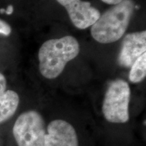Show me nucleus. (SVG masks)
Listing matches in <instances>:
<instances>
[{
    "label": "nucleus",
    "mask_w": 146,
    "mask_h": 146,
    "mask_svg": "<svg viewBox=\"0 0 146 146\" xmlns=\"http://www.w3.org/2000/svg\"><path fill=\"white\" fill-rule=\"evenodd\" d=\"M80 52L79 43L72 36L47 40L39 50V71L42 76L54 79L62 72L67 62Z\"/></svg>",
    "instance_id": "1"
},
{
    "label": "nucleus",
    "mask_w": 146,
    "mask_h": 146,
    "mask_svg": "<svg viewBox=\"0 0 146 146\" xmlns=\"http://www.w3.org/2000/svg\"><path fill=\"white\" fill-rule=\"evenodd\" d=\"M135 9L133 0H123L114 5L91 26V34L99 43H110L119 40L127 31Z\"/></svg>",
    "instance_id": "2"
},
{
    "label": "nucleus",
    "mask_w": 146,
    "mask_h": 146,
    "mask_svg": "<svg viewBox=\"0 0 146 146\" xmlns=\"http://www.w3.org/2000/svg\"><path fill=\"white\" fill-rule=\"evenodd\" d=\"M131 91L127 81L116 79L110 83L106 91L102 112L107 122L125 124L129 122Z\"/></svg>",
    "instance_id": "3"
},
{
    "label": "nucleus",
    "mask_w": 146,
    "mask_h": 146,
    "mask_svg": "<svg viewBox=\"0 0 146 146\" xmlns=\"http://www.w3.org/2000/svg\"><path fill=\"white\" fill-rule=\"evenodd\" d=\"M46 122L41 113L34 110L19 115L12 127L17 146H45Z\"/></svg>",
    "instance_id": "4"
},
{
    "label": "nucleus",
    "mask_w": 146,
    "mask_h": 146,
    "mask_svg": "<svg viewBox=\"0 0 146 146\" xmlns=\"http://www.w3.org/2000/svg\"><path fill=\"white\" fill-rule=\"evenodd\" d=\"M45 146H84V135L68 120L56 118L46 124Z\"/></svg>",
    "instance_id": "5"
},
{
    "label": "nucleus",
    "mask_w": 146,
    "mask_h": 146,
    "mask_svg": "<svg viewBox=\"0 0 146 146\" xmlns=\"http://www.w3.org/2000/svg\"><path fill=\"white\" fill-rule=\"evenodd\" d=\"M65 8L71 22L76 28L85 29L92 26L100 18V11L89 1L81 0H56Z\"/></svg>",
    "instance_id": "6"
},
{
    "label": "nucleus",
    "mask_w": 146,
    "mask_h": 146,
    "mask_svg": "<svg viewBox=\"0 0 146 146\" xmlns=\"http://www.w3.org/2000/svg\"><path fill=\"white\" fill-rule=\"evenodd\" d=\"M146 50V31L131 33L126 35L118 58L120 66L130 68L135 60Z\"/></svg>",
    "instance_id": "7"
},
{
    "label": "nucleus",
    "mask_w": 146,
    "mask_h": 146,
    "mask_svg": "<svg viewBox=\"0 0 146 146\" xmlns=\"http://www.w3.org/2000/svg\"><path fill=\"white\" fill-rule=\"evenodd\" d=\"M20 97L16 91L6 90L0 95V124L12 118L17 110Z\"/></svg>",
    "instance_id": "8"
},
{
    "label": "nucleus",
    "mask_w": 146,
    "mask_h": 146,
    "mask_svg": "<svg viewBox=\"0 0 146 146\" xmlns=\"http://www.w3.org/2000/svg\"><path fill=\"white\" fill-rule=\"evenodd\" d=\"M146 76V53L142 54L135 60L129 72V81L133 83L141 82Z\"/></svg>",
    "instance_id": "9"
},
{
    "label": "nucleus",
    "mask_w": 146,
    "mask_h": 146,
    "mask_svg": "<svg viewBox=\"0 0 146 146\" xmlns=\"http://www.w3.org/2000/svg\"><path fill=\"white\" fill-rule=\"evenodd\" d=\"M12 28L8 23L0 19V34L8 36L11 34Z\"/></svg>",
    "instance_id": "10"
},
{
    "label": "nucleus",
    "mask_w": 146,
    "mask_h": 146,
    "mask_svg": "<svg viewBox=\"0 0 146 146\" xmlns=\"http://www.w3.org/2000/svg\"><path fill=\"white\" fill-rule=\"evenodd\" d=\"M7 81L6 78L3 74L0 72V95L4 93L6 91Z\"/></svg>",
    "instance_id": "11"
},
{
    "label": "nucleus",
    "mask_w": 146,
    "mask_h": 146,
    "mask_svg": "<svg viewBox=\"0 0 146 146\" xmlns=\"http://www.w3.org/2000/svg\"><path fill=\"white\" fill-rule=\"evenodd\" d=\"M107 4H110V5H116L120 2H121L123 0H101Z\"/></svg>",
    "instance_id": "12"
},
{
    "label": "nucleus",
    "mask_w": 146,
    "mask_h": 146,
    "mask_svg": "<svg viewBox=\"0 0 146 146\" xmlns=\"http://www.w3.org/2000/svg\"><path fill=\"white\" fill-rule=\"evenodd\" d=\"M14 12V7L12 5H8V8L7 9H5V13L6 14H8V15H11L12 13H13Z\"/></svg>",
    "instance_id": "13"
},
{
    "label": "nucleus",
    "mask_w": 146,
    "mask_h": 146,
    "mask_svg": "<svg viewBox=\"0 0 146 146\" xmlns=\"http://www.w3.org/2000/svg\"><path fill=\"white\" fill-rule=\"evenodd\" d=\"M5 9H4V8L0 9V13L3 14V13H5Z\"/></svg>",
    "instance_id": "14"
}]
</instances>
